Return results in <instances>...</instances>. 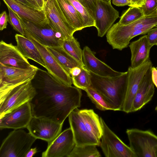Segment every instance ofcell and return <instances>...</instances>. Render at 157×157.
Instances as JSON below:
<instances>
[{"instance_id":"cell-8","label":"cell","mask_w":157,"mask_h":157,"mask_svg":"<svg viewBox=\"0 0 157 157\" xmlns=\"http://www.w3.org/2000/svg\"><path fill=\"white\" fill-rule=\"evenodd\" d=\"M103 133L100 146L106 157H136L130 147L125 144L100 117Z\"/></svg>"},{"instance_id":"cell-38","label":"cell","mask_w":157,"mask_h":157,"mask_svg":"<svg viewBox=\"0 0 157 157\" xmlns=\"http://www.w3.org/2000/svg\"><path fill=\"white\" fill-rule=\"evenodd\" d=\"M113 4L116 6H132V4L129 0H112Z\"/></svg>"},{"instance_id":"cell-48","label":"cell","mask_w":157,"mask_h":157,"mask_svg":"<svg viewBox=\"0 0 157 157\" xmlns=\"http://www.w3.org/2000/svg\"><path fill=\"white\" fill-rule=\"evenodd\" d=\"M105 0V1H106L107 2H111V0Z\"/></svg>"},{"instance_id":"cell-19","label":"cell","mask_w":157,"mask_h":157,"mask_svg":"<svg viewBox=\"0 0 157 157\" xmlns=\"http://www.w3.org/2000/svg\"><path fill=\"white\" fill-rule=\"evenodd\" d=\"M83 63L85 68L90 72L97 75L107 77L120 75L124 72L116 71L97 58L94 52L87 46L83 49Z\"/></svg>"},{"instance_id":"cell-1","label":"cell","mask_w":157,"mask_h":157,"mask_svg":"<svg viewBox=\"0 0 157 157\" xmlns=\"http://www.w3.org/2000/svg\"><path fill=\"white\" fill-rule=\"evenodd\" d=\"M36 94L29 102L33 116L63 124L74 110L81 106V89L59 82L39 68L32 80Z\"/></svg>"},{"instance_id":"cell-24","label":"cell","mask_w":157,"mask_h":157,"mask_svg":"<svg viewBox=\"0 0 157 157\" xmlns=\"http://www.w3.org/2000/svg\"><path fill=\"white\" fill-rule=\"evenodd\" d=\"M79 111L89 133L100 143L103 133L100 117L93 109H79Z\"/></svg>"},{"instance_id":"cell-6","label":"cell","mask_w":157,"mask_h":157,"mask_svg":"<svg viewBox=\"0 0 157 157\" xmlns=\"http://www.w3.org/2000/svg\"><path fill=\"white\" fill-rule=\"evenodd\" d=\"M38 69L33 65L22 68L0 64V98L16 86L32 81Z\"/></svg>"},{"instance_id":"cell-23","label":"cell","mask_w":157,"mask_h":157,"mask_svg":"<svg viewBox=\"0 0 157 157\" xmlns=\"http://www.w3.org/2000/svg\"><path fill=\"white\" fill-rule=\"evenodd\" d=\"M17 46L27 59H31L45 68L44 60L33 43L25 36L16 34L15 36Z\"/></svg>"},{"instance_id":"cell-45","label":"cell","mask_w":157,"mask_h":157,"mask_svg":"<svg viewBox=\"0 0 157 157\" xmlns=\"http://www.w3.org/2000/svg\"><path fill=\"white\" fill-rule=\"evenodd\" d=\"M32 2L34 3V4L38 8H39V9H40V10H41L40 8V7H39V6H38V5H37V4L36 2V1H35V0H31Z\"/></svg>"},{"instance_id":"cell-36","label":"cell","mask_w":157,"mask_h":157,"mask_svg":"<svg viewBox=\"0 0 157 157\" xmlns=\"http://www.w3.org/2000/svg\"><path fill=\"white\" fill-rule=\"evenodd\" d=\"M148 41L152 47L157 45V26L152 29L146 35Z\"/></svg>"},{"instance_id":"cell-31","label":"cell","mask_w":157,"mask_h":157,"mask_svg":"<svg viewBox=\"0 0 157 157\" xmlns=\"http://www.w3.org/2000/svg\"><path fill=\"white\" fill-rule=\"evenodd\" d=\"M139 7L130 6L122 15L118 23L125 25L132 23L144 16Z\"/></svg>"},{"instance_id":"cell-14","label":"cell","mask_w":157,"mask_h":157,"mask_svg":"<svg viewBox=\"0 0 157 157\" xmlns=\"http://www.w3.org/2000/svg\"><path fill=\"white\" fill-rule=\"evenodd\" d=\"M119 12L112 5L111 2L97 0L95 14V27L98 36L107 33L115 21L119 17Z\"/></svg>"},{"instance_id":"cell-9","label":"cell","mask_w":157,"mask_h":157,"mask_svg":"<svg viewBox=\"0 0 157 157\" xmlns=\"http://www.w3.org/2000/svg\"><path fill=\"white\" fill-rule=\"evenodd\" d=\"M24 32L25 36L31 40L39 50L44 62L47 71L62 83L72 86L73 82L71 76L46 47L38 42L26 31L24 30Z\"/></svg>"},{"instance_id":"cell-18","label":"cell","mask_w":157,"mask_h":157,"mask_svg":"<svg viewBox=\"0 0 157 157\" xmlns=\"http://www.w3.org/2000/svg\"><path fill=\"white\" fill-rule=\"evenodd\" d=\"M0 64L22 68H28L33 66L17 46L7 43L3 40L0 42Z\"/></svg>"},{"instance_id":"cell-30","label":"cell","mask_w":157,"mask_h":157,"mask_svg":"<svg viewBox=\"0 0 157 157\" xmlns=\"http://www.w3.org/2000/svg\"><path fill=\"white\" fill-rule=\"evenodd\" d=\"M75 9L82 21L84 28L94 26L95 21L86 8L79 0H68Z\"/></svg>"},{"instance_id":"cell-5","label":"cell","mask_w":157,"mask_h":157,"mask_svg":"<svg viewBox=\"0 0 157 157\" xmlns=\"http://www.w3.org/2000/svg\"><path fill=\"white\" fill-rule=\"evenodd\" d=\"M130 147L136 157H157V135L149 130L127 129Z\"/></svg>"},{"instance_id":"cell-13","label":"cell","mask_w":157,"mask_h":157,"mask_svg":"<svg viewBox=\"0 0 157 157\" xmlns=\"http://www.w3.org/2000/svg\"><path fill=\"white\" fill-rule=\"evenodd\" d=\"M63 125V124L48 119L33 116L26 128L36 139L45 140L48 143L61 132Z\"/></svg>"},{"instance_id":"cell-41","label":"cell","mask_w":157,"mask_h":157,"mask_svg":"<svg viewBox=\"0 0 157 157\" xmlns=\"http://www.w3.org/2000/svg\"><path fill=\"white\" fill-rule=\"evenodd\" d=\"M132 4L131 6L140 7L144 3L145 0H129Z\"/></svg>"},{"instance_id":"cell-46","label":"cell","mask_w":157,"mask_h":157,"mask_svg":"<svg viewBox=\"0 0 157 157\" xmlns=\"http://www.w3.org/2000/svg\"><path fill=\"white\" fill-rule=\"evenodd\" d=\"M44 4L47 2L48 1V0H43Z\"/></svg>"},{"instance_id":"cell-7","label":"cell","mask_w":157,"mask_h":157,"mask_svg":"<svg viewBox=\"0 0 157 157\" xmlns=\"http://www.w3.org/2000/svg\"><path fill=\"white\" fill-rule=\"evenodd\" d=\"M36 94L32 81L15 87L0 98V118L24 104L30 102Z\"/></svg>"},{"instance_id":"cell-11","label":"cell","mask_w":157,"mask_h":157,"mask_svg":"<svg viewBox=\"0 0 157 157\" xmlns=\"http://www.w3.org/2000/svg\"><path fill=\"white\" fill-rule=\"evenodd\" d=\"M44 10L50 26L64 40L71 39L76 31L67 20L56 0H48L44 4Z\"/></svg>"},{"instance_id":"cell-21","label":"cell","mask_w":157,"mask_h":157,"mask_svg":"<svg viewBox=\"0 0 157 157\" xmlns=\"http://www.w3.org/2000/svg\"><path fill=\"white\" fill-rule=\"evenodd\" d=\"M144 76L132 103L131 113L141 109L152 99L155 90L151 77V67Z\"/></svg>"},{"instance_id":"cell-28","label":"cell","mask_w":157,"mask_h":157,"mask_svg":"<svg viewBox=\"0 0 157 157\" xmlns=\"http://www.w3.org/2000/svg\"><path fill=\"white\" fill-rule=\"evenodd\" d=\"M62 46L71 56L78 62L83 64V50L81 49L79 42L74 36L70 39L65 40Z\"/></svg>"},{"instance_id":"cell-43","label":"cell","mask_w":157,"mask_h":157,"mask_svg":"<svg viewBox=\"0 0 157 157\" xmlns=\"http://www.w3.org/2000/svg\"><path fill=\"white\" fill-rule=\"evenodd\" d=\"M25 5L28 7L34 8L35 9V8L33 5V4L28 0H15Z\"/></svg>"},{"instance_id":"cell-34","label":"cell","mask_w":157,"mask_h":157,"mask_svg":"<svg viewBox=\"0 0 157 157\" xmlns=\"http://www.w3.org/2000/svg\"><path fill=\"white\" fill-rule=\"evenodd\" d=\"M144 16H147L155 12L157 9V0H145L144 4L140 7Z\"/></svg>"},{"instance_id":"cell-20","label":"cell","mask_w":157,"mask_h":157,"mask_svg":"<svg viewBox=\"0 0 157 157\" xmlns=\"http://www.w3.org/2000/svg\"><path fill=\"white\" fill-rule=\"evenodd\" d=\"M7 7L10 8L20 18L36 24L45 25L48 21L44 10H40L31 8L15 0H2Z\"/></svg>"},{"instance_id":"cell-10","label":"cell","mask_w":157,"mask_h":157,"mask_svg":"<svg viewBox=\"0 0 157 157\" xmlns=\"http://www.w3.org/2000/svg\"><path fill=\"white\" fill-rule=\"evenodd\" d=\"M20 19L24 30L42 45L46 47L62 46L64 40L48 24L41 25Z\"/></svg>"},{"instance_id":"cell-47","label":"cell","mask_w":157,"mask_h":157,"mask_svg":"<svg viewBox=\"0 0 157 157\" xmlns=\"http://www.w3.org/2000/svg\"><path fill=\"white\" fill-rule=\"evenodd\" d=\"M155 110L156 112H157V105L155 107Z\"/></svg>"},{"instance_id":"cell-3","label":"cell","mask_w":157,"mask_h":157,"mask_svg":"<svg viewBox=\"0 0 157 157\" xmlns=\"http://www.w3.org/2000/svg\"><path fill=\"white\" fill-rule=\"evenodd\" d=\"M90 73L91 87L103 96L115 111H121L127 90L128 71L114 77L101 76Z\"/></svg>"},{"instance_id":"cell-35","label":"cell","mask_w":157,"mask_h":157,"mask_svg":"<svg viewBox=\"0 0 157 157\" xmlns=\"http://www.w3.org/2000/svg\"><path fill=\"white\" fill-rule=\"evenodd\" d=\"M86 8L94 20L97 0H79ZM95 21V20H94Z\"/></svg>"},{"instance_id":"cell-42","label":"cell","mask_w":157,"mask_h":157,"mask_svg":"<svg viewBox=\"0 0 157 157\" xmlns=\"http://www.w3.org/2000/svg\"><path fill=\"white\" fill-rule=\"evenodd\" d=\"M37 152V149L36 147L30 148L26 153L25 157H33Z\"/></svg>"},{"instance_id":"cell-22","label":"cell","mask_w":157,"mask_h":157,"mask_svg":"<svg viewBox=\"0 0 157 157\" xmlns=\"http://www.w3.org/2000/svg\"><path fill=\"white\" fill-rule=\"evenodd\" d=\"M129 47L131 53L130 67L132 68L140 66L150 59V52L152 47L146 35L131 42Z\"/></svg>"},{"instance_id":"cell-50","label":"cell","mask_w":157,"mask_h":157,"mask_svg":"<svg viewBox=\"0 0 157 157\" xmlns=\"http://www.w3.org/2000/svg\"><path fill=\"white\" fill-rule=\"evenodd\" d=\"M156 12H157V9H156Z\"/></svg>"},{"instance_id":"cell-2","label":"cell","mask_w":157,"mask_h":157,"mask_svg":"<svg viewBox=\"0 0 157 157\" xmlns=\"http://www.w3.org/2000/svg\"><path fill=\"white\" fill-rule=\"evenodd\" d=\"M157 26V12L144 16L129 24L122 25L118 22L109 29L107 41L113 49L122 50L128 45L131 40L140 35L147 34Z\"/></svg>"},{"instance_id":"cell-40","label":"cell","mask_w":157,"mask_h":157,"mask_svg":"<svg viewBox=\"0 0 157 157\" xmlns=\"http://www.w3.org/2000/svg\"><path fill=\"white\" fill-rule=\"evenodd\" d=\"M151 77L152 81L156 87L157 88V70L155 67H151Z\"/></svg>"},{"instance_id":"cell-16","label":"cell","mask_w":157,"mask_h":157,"mask_svg":"<svg viewBox=\"0 0 157 157\" xmlns=\"http://www.w3.org/2000/svg\"><path fill=\"white\" fill-rule=\"evenodd\" d=\"M33 117L31 105L27 102L0 118V128L15 130L27 128Z\"/></svg>"},{"instance_id":"cell-12","label":"cell","mask_w":157,"mask_h":157,"mask_svg":"<svg viewBox=\"0 0 157 157\" xmlns=\"http://www.w3.org/2000/svg\"><path fill=\"white\" fill-rule=\"evenodd\" d=\"M152 67L149 59L140 66L135 68L129 67L127 71L128 80L125 97L121 111L131 113L132 103L143 79L149 69Z\"/></svg>"},{"instance_id":"cell-49","label":"cell","mask_w":157,"mask_h":157,"mask_svg":"<svg viewBox=\"0 0 157 157\" xmlns=\"http://www.w3.org/2000/svg\"><path fill=\"white\" fill-rule=\"evenodd\" d=\"M156 69H157V67H155Z\"/></svg>"},{"instance_id":"cell-26","label":"cell","mask_w":157,"mask_h":157,"mask_svg":"<svg viewBox=\"0 0 157 157\" xmlns=\"http://www.w3.org/2000/svg\"><path fill=\"white\" fill-rule=\"evenodd\" d=\"M46 47L68 73L70 69L74 67L84 66L83 64L78 62L69 54L62 46Z\"/></svg>"},{"instance_id":"cell-15","label":"cell","mask_w":157,"mask_h":157,"mask_svg":"<svg viewBox=\"0 0 157 157\" xmlns=\"http://www.w3.org/2000/svg\"><path fill=\"white\" fill-rule=\"evenodd\" d=\"M72 130L70 127L61 132L53 140L48 143L42 157H68L75 145Z\"/></svg>"},{"instance_id":"cell-17","label":"cell","mask_w":157,"mask_h":157,"mask_svg":"<svg viewBox=\"0 0 157 157\" xmlns=\"http://www.w3.org/2000/svg\"><path fill=\"white\" fill-rule=\"evenodd\" d=\"M69 121L74 137L75 145H94L100 146V143L90 134L78 108L74 110L68 116Z\"/></svg>"},{"instance_id":"cell-32","label":"cell","mask_w":157,"mask_h":157,"mask_svg":"<svg viewBox=\"0 0 157 157\" xmlns=\"http://www.w3.org/2000/svg\"><path fill=\"white\" fill-rule=\"evenodd\" d=\"M71 78L73 84L78 88L85 90L91 86V74L85 66L82 67L78 75Z\"/></svg>"},{"instance_id":"cell-33","label":"cell","mask_w":157,"mask_h":157,"mask_svg":"<svg viewBox=\"0 0 157 157\" xmlns=\"http://www.w3.org/2000/svg\"><path fill=\"white\" fill-rule=\"evenodd\" d=\"M9 11L8 22L13 28L20 34L25 36L24 30L20 18L10 8L7 7Z\"/></svg>"},{"instance_id":"cell-4","label":"cell","mask_w":157,"mask_h":157,"mask_svg":"<svg viewBox=\"0 0 157 157\" xmlns=\"http://www.w3.org/2000/svg\"><path fill=\"white\" fill-rule=\"evenodd\" d=\"M36 139L29 132L15 129L3 141L0 157H25Z\"/></svg>"},{"instance_id":"cell-44","label":"cell","mask_w":157,"mask_h":157,"mask_svg":"<svg viewBox=\"0 0 157 157\" xmlns=\"http://www.w3.org/2000/svg\"><path fill=\"white\" fill-rule=\"evenodd\" d=\"M37 4L41 10H44V3L43 0H35Z\"/></svg>"},{"instance_id":"cell-29","label":"cell","mask_w":157,"mask_h":157,"mask_svg":"<svg viewBox=\"0 0 157 157\" xmlns=\"http://www.w3.org/2000/svg\"><path fill=\"white\" fill-rule=\"evenodd\" d=\"M96 145H75L68 157H100L101 154Z\"/></svg>"},{"instance_id":"cell-25","label":"cell","mask_w":157,"mask_h":157,"mask_svg":"<svg viewBox=\"0 0 157 157\" xmlns=\"http://www.w3.org/2000/svg\"><path fill=\"white\" fill-rule=\"evenodd\" d=\"M64 16L76 31L84 29L82 21L78 13L68 0H56Z\"/></svg>"},{"instance_id":"cell-37","label":"cell","mask_w":157,"mask_h":157,"mask_svg":"<svg viewBox=\"0 0 157 157\" xmlns=\"http://www.w3.org/2000/svg\"><path fill=\"white\" fill-rule=\"evenodd\" d=\"M9 17L6 11H3L0 14V30L2 31L7 28Z\"/></svg>"},{"instance_id":"cell-39","label":"cell","mask_w":157,"mask_h":157,"mask_svg":"<svg viewBox=\"0 0 157 157\" xmlns=\"http://www.w3.org/2000/svg\"><path fill=\"white\" fill-rule=\"evenodd\" d=\"M82 67H76L70 69L69 73L71 77H75L78 75L81 72Z\"/></svg>"},{"instance_id":"cell-27","label":"cell","mask_w":157,"mask_h":157,"mask_svg":"<svg viewBox=\"0 0 157 157\" xmlns=\"http://www.w3.org/2000/svg\"><path fill=\"white\" fill-rule=\"evenodd\" d=\"M85 91L87 96L98 109L102 111H115L114 108L107 102L103 96L92 87L86 89Z\"/></svg>"}]
</instances>
